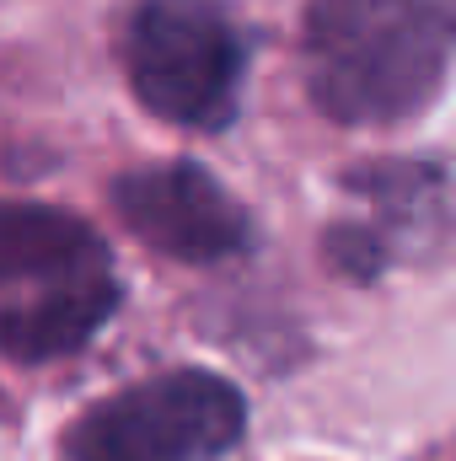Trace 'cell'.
<instances>
[{"label":"cell","instance_id":"cell-1","mask_svg":"<svg viewBox=\"0 0 456 461\" xmlns=\"http://www.w3.org/2000/svg\"><path fill=\"white\" fill-rule=\"evenodd\" d=\"M451 70V0H312L306 86L339 123L424 113Z\"/></svg>","mask_w":456,"mask_h":461},{"label":"cell","instance_id":"cell-2","mask_svg":"<svg viewBox=\"0 0 456 461\" xmlns=\"http://www.w3.org/2000/svg\"><path fill=\"white\" fill-rule=\"evenodd\" d=\"M118 306L103 236L43 204H0V348L59 359L81 348Z\"/></svg>","mask_w":456,"mask_h":461},{"label":"cell","instance_id":"cell-3","mask_svg":"<svg viewBox=\"0 0 456 461\" xmlns=\"http://www.w3.org/2000/svg\"><path fill=\"white\" fill-rule=\"evenodd\" d=\"M123 70L156 118L178 129H221L242 97V32L221 0H134Z\"/></svg>","mask_w":456,"mask_h":461},{"label":"cell","instance_id":"cell-4","mask_svg":"<svg viewBox=\"0 0 456 461\" xmlns=\"http://www.w3.org/2000/svg\"><path fill=\"white\" fill-rule=\"evenodd\" d=\"M247 429L242 392L210 370H167L103 397L65 435L70 461H221Z\"/></svg>","mask_w":456,"mask_h":461},{"label":"cell","instance_id":"cell-5","mask_svg":"<svg viewBox=\"0 0 456 461\" xmlns=\"http://www.w3.org/2000/svg\"><path fill=\"white\" fill-rule=\"evenodd\" d=\"M114 210L145 247L183 258V263H221L247 247L242 204L194 161L140 167V172L118 177Z\"/></svg>","mask_w":456,"mask_h":461}]
</instances>
